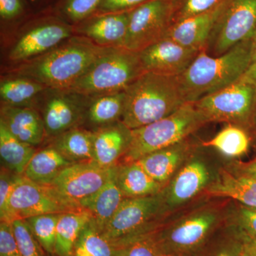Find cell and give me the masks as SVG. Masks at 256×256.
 Masks as SVG:
<instances>
[{"mask_svg": "<svg viewBox=\"0 0 256 256\" xmlns=\"http://www.w3.org/2000/svg\"><path fill=\"white\" fill-rule=\"evenodd\" d=\"M108 48L84 36H72L46 53L22 62L11 73L36 80L48 88L65 92Z\"/></svg>", "mask_w": 256, "mask_h": 256, "instance_id": "obj_1", "label": "cell"}, {"mask_svg": "<svg viewBox=\"0 0 256 256\" xmlns=\"http://www.w3.org/2000/svg\"><path fill=\"white\" fill-rule=\"evenodd\" d=\"M252 50L250 38L218 56L200 50L190 67L178 76L186 102H196L238 82L250 64Z\"/></svg>", "mask_w": 256, "mask_h": 256, "instance_id": "obj_2", "label": "cell"}, {"mask_svg": "<svg viewBox=\"0 0 256 256\" xmlns=\"http://www.w3.org/2000/svg\"><path fill=\"white\" fill-rule=\"evenodd\" d=\"M121 121L130 130L174 114L186 104L178 76L144 72L124 90Z\"/></svg>", "mask_w": 256, "mask_h": 256, "instance_id": "obj_3", "label": "cell"}, {"mask_svg": "<svg viewBox=\"0 0 256 256\" xmlns=\"http://www.w3.org/2000/svg\"><path fill=\"white\" fill-rule=\"evenodd\" d=\"M233 201L203 204L165 222L154 233L163 255L182 256L197 250L220 226L228 224Z\"/></svg>", "mask_w": 256, "mask_h": 256, "instance_id": "obj_4", "label": "cell"}, {"mask_svg": "<svg viewBox=\"0 0 256 256\" xmlns=\"http://www.w3.org/2000/svg\"><path fill=\"white\" fill-rule=\"evenodd\" d=\"M144 73L139 52L124 47H110L86 73L62 92L96 97L124 92Z\"/></svg>", "mask_w": 256, "mask_h": 256, "instance_id": "obj_5", "label": "cell"}, {"mask_svg": "<svg viewBox=\"0 0 256 256\" xmlns=\"http://www.w3.org/2000/svg\"><path fill=\"white\" fill-rule=\"evenodd\" d=\"M208 124L194 102H186L174 114L132 130V139L120 163L138 161L154 152L182 142Z\"/></svg>", "mask_w": 256, "mask_h": 256, "instance_id": "obj_6", "label": "cell"}, {"mask_svg": "<svg viewBox=\"0 0 256 256\" xmlns=\"http://www.w3.org/2000/svg\"><path fill=\"white\" fill-rule=\"evenodd\" d=\"M163 191L152 196L124 198L100 232L114 248L156 232L170 214Z\"/></svg>", "mask_w": 256, "mask_h": 256, "instance_id": "obj_7", "label": "cell"}, {"mask_svg": "<svg viewBox=\"0 0 256 256\" xmlns=\"http://www.w3.org/2000/svg\"><path fill=\"white\" fill-rule=\"evenodd\" d=\"M207 122H226L245 129L252 126L256 86L237 82L194 102Z\"/></svg>", "mask_w": 256, "mask_h": 256, "instance_id": "obj_8", "label": "cell"}, {"mask_svg": "<svg viewBox=\"0 0 256 256\" xmlns=\"http://www.w3.org/2000/svg\"><path fill=\"white\" fill-rule=\"evenodd\" d=\"M256 34V0H228L210 33L204 50L208 55L224 54Z\"/></svg>", "mask_w": 256, "mask_h": 256, "instance_id": "obj_9", "label": "cell"}, {"mask_svg": "<svg viewBox=\"0 0 256 256\" xmlns=\"http://www.w3.org/2000/svg\"><path fill=\"white\" fill-rule=\"evenodd\" d=\"M12 222L36 216L68 213L84 210L60 194L52 185L40 184L21 175L10 203Z\"/></svg>", "mask_w": 256, "mask_h": 256, "instance_id": "obj_10", "label": "cell"}, {"mask_svg": "<svg viewBox=\"0 0 256 256\" xmlns=\"http://www.w3.org/2000/svg\"><path fill=\"white\" fill-rule=\"evenodd\" d=\"M172 16V0H151L131 10L124 48L140 52L165 38Z\"/></svg>", "mask_w": 256, "mask_h": 256, "instance_id": "obj_11", "label": "cell"}, {"mask_svg": "<svg viewBox=\"0 0 256 256\" xmlns=\"http://www.w3.org/2000/svg\"><path fill=\"white\" fill-rule=\"evenodd\" d=\"M204 146L192 156L180 168L163 190L164 201L170 212L180 210L200 195L214 180L218 168L206 160Z\"/></svg>", "mask_w": 256, "mask_h": 256, "instance_id": "obj_12", "label": "cell"}, {"mask_svg": "<svg viewBox=\"0 0 256 256\" xmlns=\"http://www.w3.org/2000/svg\"><path fill=\"white\" fill-rule=\"evenodd\" d=\"M114 168H104L95 161L74 162L64 168L50 185L66 198L79 204L107 182Z\"/></svg>", "mask_w": 256, "mask_h": 256, "instance_id": "obj_13", "label": "cell"}, {"mask_svg": "<svg viewBox=\"0 0 256 256\" xmlns=\"http://www.w3.org/2000/svg\"><path fill=\"white\" fill-rule=\"evenodd\" d=\"M200 52L165 37L140 52L139 56L144 72L178 76L190 67Z\"/></svg>", "mask_w": 256, "mask_h": 256, "instance_id": "obj_14", "label": "cell"}, {"mask_svg": "<svg viewBox=\"0 0 256 256\" xmlns=\"http://www.w3.org/2000/svg\"><path fill=\"white\" fill-rule=\"evenodd\" d=\"M202 148V141L191 137L138 160L148 174L166 186L175 174Z\"/></svg>", "mask_w": 256, "mask_h": 256, "instance_id": "obj_15", "label": "cell"}, {"mask_svg": "<svg viewBox=\"0 0 256 256\" xmlns=\"http://www.w3.org/2000/svg\"><path fill=\"white\" fill-rule=\"evenodd\" d=\"M204 196L224 198L256 210V178L234 170L228 164L220 166L216 175Z\"/></svg>", "mask_w": 256, "mask_h": 256, "instance_id": "obj_16", "label": "cell"}, {"mask_svg": "<svg viewBox=\"0 0 256 256\" xmlns=\"http://www.w3.org/2000/svg\"><path fill=\"white\" fill-rule=\"evenodd\" d=\"M72 28L62 24H47L26 32L9 54L14 62H22L46 53L72 37Z\"/></svg>", "mask_w": 256, "mask_h": 256, "instance_id": "obj_17", "label": "cell"}, {"mask_svg": "<svg viewBox=\"0 0 256 256\" xmlns=\"http://www.w3.org/2000/svg\"><path fill=\"white\" fill-rule=\"evenodd\" d=\"M227 2L228 0H220L218 4L206 12L174 24L166 37L184 46L200 50H204L210 33Z\"/></svg>", "mask_w": 256, "mask_h": 256, "instance_id": "obj_18", "label": "cell"}, {"mask_svg": "<svg viewBox=\"0 0 256 256\" xmlns=\"http://www.w3.org/2000/svg\"><path fill=\"white\" fill-rule=\"evenodd\" d=\"M132 139V130L122 122L100 128L94 132V161L104 168L118 164Z\"/></svg>", "mask_w": 256, "mask_h": 256, "instance_id": "obj_19", "label": "cell"}, {"mask_svg": "<svg viewBox=\"0 0 256 256\" xmlns=\"http://www.w3.org/2000/svg\"><path fill=\"white\" fill-rule=\"evenodd\" d=\"M0 124L22 142L35 146L43 140L46 129L36 111L22 106L3 105Z\"/></svg>", "mask_w": 256, "mask_h": 256, "instance_id": "obj_20", "label": "cell"}, {"mask_svg": "<svg viewBox=\"0 0 256 256\" xmlns=\"http://www.w3.org/2000/svg\"><path fill=\"white\" fill-rule=\"evenodd\" d=\"M117 165L110 178L100 190L79 202L82 208L90 212L92 222L99 232L112 218L124 198L116 178Z\"/></svg>", "mask_w": 256, "mask_h": 256, "instance_id": "obj_21", "label": "cell"}, {"mask_svg": "<svg viewBox=\"0 0 256 256\" xmlns=\"http://www.w3.org/2000/svg\"><path fill=\"white\" fill-rule=\"evenodd\" d=\"M129 12L110 13L92 20L80 28V34L104 47H124Z\"/></svg>", "mask_w": 256, "mask_h": 256, "instance_id": "obj_22", "label": "cell"}, {"mask_svg": "<svg viewBox=\"0 0 256 256\" xmlns=\"http://www.w3.org/2000/svg\"><path fill=\"white\" fill-rule=\"evenodd\" d=\"M116 178L124 198L158 194L165 188L152 178L137 161L118 164Z\"/></svg>", "mask_w": 256, "mask_h": 256, "instance_id": "obj_23", "label": "cell"}, {"mask_svg": "<svg viewBox=\"0 0 256 256\" xmlns=\"http://www.w3.org/2000/svg\"><path fill=\"white\" fill-rule=\"evenodd\" d=\"M73 163L56 148H46L36 152L23 175L34 182L50 185L64 168Z\"/></svg>", "mask_w": 256, "mask_h": 256, "instance_id": "obj_24", "label": "cell"}, {"mask_svg": "<svg viewBox=\"0 0 256 256\" xmlns=\"http://www.w3.org/2000/svg\"><path fill=\"white\" fill-rule=\"evenodd\" d=\"M92 218L86 210L62 214L57 224L56 254L72 256L79 236Z\"/></svg>", "mask_w": 256, "mask_h": 256, "instance_id": "obj_25", "label": "cell"}, {"mask_svg": "<svg viewBox=\"0 0 256 256\" xmlns=\"http://www.w3.org/2000/svg\"><path fill=\"white\" fill-rule=\"evenodd\" d=\"M52 97L45 107L44 124L46 132L50 134H60L65 132L75 124L78 117V109L68 94Z\"/></svg>", "mask_w": 256, "mask_h": 256, "instance_id": "obj_26", "label": "cell"}, {"mask_svg": "<svg viewBox=\"0 0 256 256\" xmlns=\"http://www.w3.org/2000/svg\"><path fill=\"white\" fill-rule=\"evenodd\" d=\"M35 153L34 146L20 141L0 124V156L4 168L15 174L23 175Z\"/></svg>", "mask_w": 256, "mask_h": 256, "instance_id": "obj_27", "label": "cell"}, {"mask_svg": "<svg viewBox=\"0 0 256 256\" xmlns=\"http://www.w3.org/2000/svg\"><path fill=\"white\" fill-rule=\"evenodd\" d=\"M250 144V138L247 131L234 124H227L212 139L202 141L204 148H212L229 159H236L246 154Z\"/></svg>", "mask_w": 256, "mask_h": 256, "instance_id": "obj_28", "label": "cell"}, {"mask_svg": "<svg viewBox=\"0 0 256 256\" xmlns=\"http://www.w3.org/2000/svg\"><path fill=\"white\" fill-rule=\"evenodd\" d=\"M54 148L74 162L94 161V132L72 129L60 134Z\"/></svg>", "mask_w": 256, "mask_h": 256, "instance_id": "obj_29", "label": "cell"}, {"mask_svg": "<svg viewBox=\"0 0 256 256\" xmlns=\"http://www.w3.org/2000/svg\"><path fill=\"white\" fill-rule=\"evenodd\" d=\"M47 88L36 80L18 76L2 80L0 96L3 105L22 106Z\"/></svg>", "mask_w": 256, "mask_h": 256, "instance_id": "obj_30", "label": "cell"}, {"mask_svg": "<svg viewBox=\"0 0 256 256\" xmlns=\"http://www.w3.org/2000/svg\"><path fill=\"white\" fill-rule=\"evenodd\" d=\"M126 101V92H114L96 96L89 108L88 118L94 124H114L122 118Z\"/></svg>", "mask_w": 256, "mask_h": 256, "instance_id": "obj_31", "label": "cell"}, {"mask_svg": "<svg viewBox=\"0 0 256 256\" xmlns=\"http://www.w3.org/2000/svg\"><path fill=\"white\" fill-rule=\"evenodd\" d=\"M72 256H114V248L92 220L79 236Z\"/></svg>", "mask_w": 256, "mask_h": 256, "instance_id": "obj_32", "label": "cell"}, {"mask_svg": "<svg viewBox=\"0 0 256 256\" xmlns=\"http://www.w3.org/2000/svg\"><path fill=\"white\" fill-rule=\"evenodd\" d=\"M60 214H50L25 220L40 245L48 254H56L57 224Z\"/></svg>", "mask_w": 256, "mask_h": 256, "instance_id": "obj_33", "label": "cell"}, {"mask_svg": "<svg viewBox=\"0 0 256 256\" xmlns=\"http://www.w3.org/2000/svg\"><path fill=\"white\" fill-rule=\"evenodd\" d=\"M146 234L114 248V256H163L154 233Z\"/></svg>", "mask_w": 256, "mask_h": 256, "instance_id": "obj_34", "label": "cell"}, {"mask_svg": "<svg viewBox=\"0 0 256 256\" xmlns=\"http://www.w3.org/2000/svg\"><path fill=\"white\" fill-rule=\"evenodd\" d=\"M13 232L22 256H44L42 246L25 220L12 222Z\"/></svg>", "mask_w": 256, "mask_h": 256, "instance_id": "obj_35", "label": "cell"}, {"mask_svg": "<svg viewBox=\"0 0 256 256\" xmlns=\"http://www.w3.org/2000/svg\"><path fill=\"white\" fill-rule=\"evenodd\" d=\"M172 24L214 8L220 0H172Z\"/></svg>", "mask_w": 256, "mask_h": 256, "instance_id": "obj_36", "label": "cell"}, {"mask_svg": "<svg viewBox=\"0 0 256 256\" xmlns=\"http://www.w3.org/2000/svg\"><path fill=\"white\" fill-rule=\"evenodd\" d=\"M21 175L10 174L9 170L2 168L0 178V218L1 222L12 223L10 203L18 178Z\"/></svg>", "mask_w": 256, "mask_h": 256, "instance_id": "obj_37", "label": "cell"}, {"mask_svg": "<svg viewBox=\"0 0 256 256\" xmlns=\"http://www.w3.org/2000/svg\"><path fill=\"white\" fill-rule=\"evenodd\" d=\"M236 205L232 204L229 222L244 233L256 239V210L238 203Z\"/></svg>", "mask_w": 256, "mask_h": 256, "instance_id": "obj_38", "label": "cell"}, {"mask_svg": "<svg viewBox=\"0 0 256 256\" xmlns=\"http://www.w3.org/2000/svg\"><path fill=\"white\" fill-rule=\"evenodd\" d=\"M102 0H66L64 11L73 21L78 22L90 16L98 9Z\"/></svg>", "mask_w": 256, "mask_h": 256, "instance_id": "obj_39", "label": "cell"}, {"mask_svg": "<svg viewBox=\"0 0 256 256\" xmlns=\"http://www.w3.org/2000/svg\"><path fill=\"white\" fill-rule=\"evenodd\" d=\"M0 256H22L12 223L1 222L0 224Z\"/></svg>", "mask_w": 256, "mask_h": 256, "instance_id": "obj_40", "label": "cell"}, {"mask_svg": "<svg viewBox=\"0 0 256 256\" xmlns=\"http://www.w3.org/2000/svg\"><path fill=\"white\" fill-rule=\"evenodd\" d=\"M151 0H102L98 10L105 14L126 12Z\"/></svg>", "mask_w": 256, "mask_h": 256, "instance_id": "obj_41", "label": "cell"}, {"mask_svg": "<svg viewBox=\"0 0 256 256\" xmlns=\"http://www.w3.org/2000/svg\"><path fill=\"white\" fill-rule=\"evenodd\" d=\"M234 235L238 242L242 256H256V239L249 236L229 222Z\"/></svg>", "mask_w": 256, "mask_h": 256, "instance_id": "obj_42", "label": "cell"}, {"mask_svg": "<svg viewBox=\"0 0 256 256\" xmlns=\"http://www.w3.org/2000/svg\"><path fill=\"white\" fill-rule=\"evenodd\" d=\"M22 11L20 0H0V15L4 20H11Z\"/></svg>", "mask_w": 256, "mask_h": 256, "instance_id": "obj_43", "label": "cell"}, {"mask_svg": "<svg viewBox=\"0 0 256 256\" xmlns=\"http://www.w3.org/2000/svg\"><path fill=\"white\" fill-rule=\"evenodd\" d=\"M238 82L256 86V34L252 38V50L250 64L246 72Z\"/></svg>", "mask_w": 256, "mask_h": 256, "instance_id": "obj_44", "label": "cell"}, {"mask_svg": "<svg viewBox=\"0 0 256 256\" xmlns=\"http://www.w3.org/2000/svg\"><path fill=\"white\" fill-rule=\"evenodd\" d=\"M212 256H242L240 248L235 236L232 238V242L218 248Z\"/></svg>", "mask_w": 256, "mask_h": 256, "instance_id": "obj_45", "label": "cell"}, {"mask_svg": "<svg viewBox=\"0 0 256 256\" xmlns=\"http://www.w3.org/2000/svg\"><path fill=\"white\" fill-rule=\"evenodd\" d=\"M234 170L256 178V160L248 164H242L237 162H230L228 164Z\"/></svg>", "mask_w": 256, "mask_h": 256, "instance_id": "obj_46", "label": "cell"}, {"mask_svg": "<svg viewBox=\"0 0 256 256\" xmlns=\"http://www.w3.org/2000/svg\"><path fill=\"white\" fill-rule=\"evenodd\" d=\"M252 124H254L256 127V106L255 111H254V118H252Z\"/></svg>", "mask_w": 256, "mask_h": 256, "instance_id": "obj_47", "label": "cell"}, {"mask_svg": "<svg viewBox=\"0 0 256 256\" xmlns=\"http://www.w3.org/2000/svg\"></svg>", "mask_w": 256, "mask_h": 256, "instance_id": "obj_48", "label": "cell"}]
</instances>
